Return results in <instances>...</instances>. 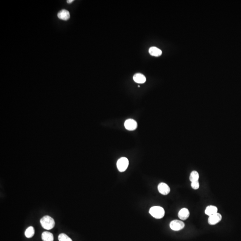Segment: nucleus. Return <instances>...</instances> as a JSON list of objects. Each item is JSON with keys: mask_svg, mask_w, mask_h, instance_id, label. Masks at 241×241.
<instances>
[{"mask_svg": "<svg viewBox=\"0 0 241 241\" xmlns=\"http://www.w3.org/2000/svg\"><path fill=\"white\" fill-rule=\"evenodd\" d=\"M40 223L42 228L47 230L53 229L55 225L54 219L49 216H45L40 220Z\"/></svg>", "mask_w": 241, "mask_h": 241, "instance_id": "f257e3e1", "label": "nucleus"}, {"mask_svg": "<svg viewBox=\"0 0 241 241\" xmlns=\"http://www.w3.org/2000/svg\"><path fill=\"white\" fill-rule=\"evenodd\" d=\"M149 213L153 217L156 219H161L165 215V210L162 207L156 206L152 207L150 209Z\"/></svg>", "mask_w": 241, "mask_h": 241, "instance_id": "f03ea898", "label": "nucleus"}, {"mask_svg": "<svg viewBox=\"0 0 241 241\" xmlns=\"http://www.w3.org/2000/svg\"><path fill=\"white\" fill-rule=\"evenodd\" d=\"M129 165V160L125 157H122L118 160L117 163V168L119 171L123 172L126 170Z\"/></svg>", "mask_w": 241, "mask_h": 241, "instance_id": "7ed1b4c3", "label": "nucleus"}, {"mask_svg": "<svg viewBox=\"0 0 241 241\" xmlns=\"http://www.w3.org/2000/svg\"><path fill=\"white\" fill-rule=\"evenodd\" d=\"M185 224L182 221L175 220L171 221L170 223V227L171 230L174 231H179L184 229Z\"/></svg>", "mask_w": 241, "mask_h": 241, "instance_id": "20e7f679", "label": "nucleus"}, {"mask_svg": "<svg viewBox=\"0 0 241 241\" xmlns=\"http://www.w3.org/2000/svg\"><path fill=\"white\" fill-rule=\"evenodd\" d=\"M222 220V215L217 213L209 217L208 218V223L210 225H215L221 222Z\"/></svg>", "mask_w": 241, "mask_h": 241, "instance_id": "39448f33", "label": "nucleus"}, {"mask_svg": "<svg viewBox=\"0 0 241 241\" xmlns=\"http://www.w3.org/2000/svg\"><path fill=\"white\" fill-rule=\"evenodd\" d=\"M125 129L128 131H132L135 130L138 126L137 122L134 120L129 119L125 121L124 124Z\"/></svg>", "mask_w": 241, "mask_h": 241, "instance_id": "423d86ee", "label": "nucleus"}, {"mask_svg": "<svg viewBox=\"0 0 241 241\" xmlns=\"http://www.w3.org/2000/svg\"><path fill=\"white\" fill-rule=\"evenodd\" d=\"M159 192L163 195H167L170 192V188L168 185L164 183H161L158 186Z\"/></svg>", "mask_w": 241, "mask_h": 241, "instance_id": "0eeeda50", "label": "nucleus"}, {"mask_svg": "<svg viewBox=\"0 0 241 241\" xmlns=\"http://www.w3.org/2000/svg\"><path fill=\"white\" fill-rule=\"evenodd\" d=\"M189 216H190V212L188 208H185L180 209L178 214V216L179 219L183 221L187 220L189 217Z\"/></svg>", "mask_w": 241, "mask_h": 241, "instance_id": "6e6552de", "label": "nucleus"}, {"mask_svg": "<svg viewBox=\"0 0 241 241\" xmlns=\"http://www.w3.org/2000/svg\"><path fill=\"white\" fill-rule=\"evenodd\" d=\"M57 15L59 19L63 20H67L70 18V13L67 10H61L58 13Z\"/></svg>", "mask_w": 241, "mask_h": 241, "instance_id": "1a4fd4ad", "label": "nucleus"}, {"mask_svg": "<svg viewBox=\"0 0 241 241\" xmlns=\"http://www.w3.org/2000/svg\"><path fill=\"white\" fill-rule=\"evenodd\" d=\"M133 80L138 84H143L146 81V78L143 74L137 73L133 76Z\"/></svg>", "mask_w": 241, "mask_h": 241, "instance_id": "9d476101", "label": "nucleus"}, {"mask_svg": "<svg viewBox=\"0 0 241 241\" xmlns=\"http://www.w3.org/2000/svg\"><path fill=\"white\" fill-rule=\"evenodd\" d=\"M218 209L217 207L214 205H209L207 207L205 210V214L210 216L217 213Z\"/></svg>", "mask_w": 241, "mask_h": 241, "instance_id": "9b49d317", "label": "nucleus"}, {"mask_svg": "<svg viewBox=\"0 0 241 241\" xmlns=\"http://www.w3.org/2000/svg\"><path fill=\"white\" fill-rule=\"evenodd\" d=\"M149 52L151 56L156 57L159 56L162 54V52L160 49L155 47L150 48Z\"/></svg>", "mask_w": 241, "mask_h": 241, "instance_id": "f8f14e48", "label": "nucleus"}, {"mask_svg": "<svg viewBox=\"0 0 241 241\" xmlns=\"http://www.w3.org/2000/svg\"><path fill=\"white\" fill-rule=\"evenodd\" d=\"M42 239L43 241H53L54 236L53 234L49 232H43L42 234Z\"/></svg>", "mask_w": 241, "mask_h": 241, "instance_id": "ddd939ff", "label": "nucleus"}, {"mask_svg": "<svg viewBox=\"0 0 241 241\" xmlns=\"http://www.w3.org/2000/svg\"><path fill=\"white\" fill-rule=\"evenodd\" d=\"M35 229L33 226H30L27 228L25 232V236L27 238H31L33 237L35 234Z\"/></svg>", "mask_w": 241, "mask_h": 241, "instance_id": "4468645a", "label": "nucleus"}, {"mask_svg": "<svg viewBox=\"0 0 241 241\" xmlns=\"http://www.w3.org/2000/svg\"><path fill=\"white\" fill-rule=\"evenodd\" d=\"M199 178V176L198 172L196 171H194L191 172V174H190L189 179L191 182H192L194 181H198Z\"/></svg>", "mask_w": 241, "mask_h": 241, "instance_id": "2eb2a0df", "label": "nucleus"}, {"mask_svg": "<svg viewBox=\"0 0 241 241\" xmlns=\"http://www.w3.org/2000/svg\"><path fill=\"white\" fill-rule=\"evenodd\" d=\"M58 240L59 241H73L71 238L64 233L60 234L59 235Z\"/></svg>", "mask_w": 241, "mask_h": 241, "instance_id": "dca6fc26", "label": "nucleus"}, {"mask_svg": "<svg viewBox=\"0 0 241 241\" xmlns=\"http://www.w3.org/2000/svg\"><path fill=\"white\" fill-rule=\"evenodd\" d=\"M191 185L192 188L194 189V190H197L200 187V185H199L198 181H194V182H191Z\"/></svg>", "mask_w": 241, "mask_h": 241, "instance_id": "f3484780", "label": "nucleus"}, {"mask_svg": "<svg viewBox=\"0 0 241 241\" xmlns=\"http://www.w3.org/2000/svg\"><path fill=\"white\" fill-rule=\"evenodd\" d=\"M73 0H67V3L70 4L71 3L73 2Z\"/></svg>", "mask_w": 241, "mask_h": 241, "instance_id": "a211bd4d", "label": "nucleus"}]
</instances>
